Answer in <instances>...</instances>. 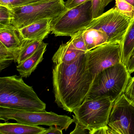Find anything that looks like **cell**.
<instances>
[{
  "mask_svg": "<svg viewBox=\"0 0 134 134\" xmlns=\"http://www.w3.org/2000/svg\"><path fill=\"white\" fill-rule=\"evenodd\" d=\"M92 81L86 53L72 64H56L52 70L55 102L59 107L73 113L87 99Z\"/></svg>",
  "mask_w": 134,
  "mask_h": 134,
  "instance_id": "obj_1",
  "label": "cell"
},
{
  "mask_svg": "<svg viewBox=\"0 0 134 134\" xmlns=\"http://www.w3.org/2000/svg\"><path fill=\"white\" fill-rule=\"evenodd\" d=\"M22 78L17 75L0 77V107L33 112L46 111V104Z\"/></svg>",
  "mask_w": 134,
  "mask_h": 134,
  "instance_id": "obj_2",
  "label": "cell"
},
{
  "mask_svg": "<svg viewBox=\"0 0 134 134\" xmlns=\"http://www.w3.org/2000/svg\"><path fill=\"white\" fill-rule=\"evenodd\" d=\"M131 74L121 62L104 70L93 79L86 99L106 97L114 101L124 93Z\"/></svg>",
  "mask_w": 134,
  "mask_h": 134,
  "instance_id": "obj_3",
  "label": "cell"
},
{
  "mask_svg": "<svg viewBox=\"0 0 134 134\" xmlns=\"http://www.w3.org/2000/svg\"><path fill=\"white\" fill-rule=\"evenodd\" d=\"M11 10V24L19 29L43 19L53 21L66 9L64 0H43Z\"/></svg>",
  "mask_w": 134,
  "mask_h": 134,
  "instance_id": "obj_4",
  "label": "cell"
},
{
  "mask_svg": "<svg viewBox=\"0 0 134 134\" xmlns=\"http://www.w3.org/2000/svg\"><path fill=\"white\" fill-rule=\"evenodd\" d=\"M114 102L106 97L86 99L73 112L74 121L84 127L89 134H95L97 131L108 126Z\"/></svg>",
  "mask_w": 134,
  "mask_h": 134,
  "instance_id": "obj_5",
  "label": "cell"
},
{
  "mask_svg": "<svg viewBox=\"0 0 134 134\" xmlns=\"http://www.w3.org/2000/svg\"><path fill=\"white\" fill-rule=\"evenodd\" d=\"M0 120H14L18 123L34 126H56L66 131L74 122L73 118L52 112H33L0 107Z\"/></svg>",
  "mask_w": 134,
  "mask_h": 134,
  "instance_id": "obj_6",
  "label": "cell"
},
{
  "mask_svg": "<svg viewBox=\"0 0 134 134\" xmlns=\"http://www.w3.org/2000/svg\"><path fill=\"white\" fill-rule=\"evenodd\" d=\"M92 19L91 1L66 10L52 21L51 33L55 36H72L83 29Z\"/></svg>",
  "mask_w": 134,
  "mask_h": 134,
  "instance_id": "obj_7",
  "label": "cell"
},
{
  "mask_svg": "<svg viewBox=\"0 0 134 134\" xmlns=\"http://www.w3.org/2000/svg\"><path fill=\"white\" fill-rule=\"evenodd\" d=\"M132 19L114 8L93 19L83 29L101 30L107 35L109 43L121 44Z\"/></svg>",
  "mask_w": 134,
  "mask_h": 134,
  "instance_id": "obj_8",
  "label": "cell"
},
{
  "mask_svg": "<svg viewBox=\"0 0 134 134\" xmlns=\"http://www.w3.org/2000/svg\"><path fill=\"white\" fill-rule=\"evenodd\" d=\"M108 134H134V103L122 94L113 103Z\"/></svg>",
  "mask_w": 134,
  "mask_h": 134,
  "instance_id": "obj_9",
  "label": "cell"
},
{
  "mask_svg": "<svg viewBox=\"0 0 134 134\" xmlns=\"http://www.w3.org/2000/svg\"><path fill=\"white\" fill-rule=\"evenodd\" d=\"M88 66L93 79L100 72L121 63L120 44L108 43L86 53Z\"/></svg>",
  "mask_w": 134,
  "mask_h": 134,
  "instance_id": "obj_10",
  "label": "cell"
},
{
  "mask_svg": "<svg viewBox=\"0 0 134 134\" xmlns=\"http://www.w3.org/2000/svg\"><path fill=\"white\" fill-rule=\"evenodd\" d=\"M52 21L49 19H43L18 29L19 30L23 39L43 41L51 32Z\"/></svg>",
  "mask_w": 134,
  "mask_h": 134,
  "instance_id": "obj_11",
  "label": "cell"
},
{
  "mask_svg": "<svg viewBox=\"0 0 134 134\" xmlns=\"http://www.w3.org/2000/svg\"><path fill=\"white\" fill-rule=\"evenodd\" d=\"M25 41L18 29L12 24L0 28V43L8 50L18 53V55L24 45Z\"/></svg>",
  "mask_w": 134,
  "mask_h": 134,
  "instance_id": "obj_12",
  "label": "cell"
},
{
  "mask_svg": "<svg viewBox=\"0 0 134 134\" xmlns=\"http://www.w3.org/2000/svg\"><path fill=\"white\" fill-rule=\"evenodd\" d=\"M47 44L41 43L36 51L24 62L17 66V71L22 77H29L35 71L43 59L44 54L47 50Z\"/></svg>",
  "mask_w": 134,
  "mask_h": 134,
  "instance_id": "obj_13",
  "label": "cell"
},
{
  "mask_svg": "<svg viewBox=\"0 0 134 134\" xmlns=\"http://www.w3.org/2000/svg\"><path fill=\"white\" fill-rule=\"evenodd\" d=\"M85 52L74 47L70 41L63 43L59 46L52 58V61L55 65L61 63L70 64L73 63Z\"/></svg>",
  "mask_w": 134,
  "mask_h": 134,
  "instance_id": "obj_14",
  "label": "cell"
},
{
  "mask_svg": "<svg viewBox=\"0 0 134 134\" xmlns=\"http://www.w3.org/2000/svg\"><path fill=\"white\" fill-rule=\"evenodd\" d=\"M47 129L21 123L0 124L1 134H44Z\"/></svg>",
  "mask_w": 134,
  "mask_h": 134,
  "instance_id": "obj_15",
  "label": "cell"
},
{
  "mask_svg": "<svg viewBox=\"0 0 134 134\" xmlns=\"http://www.w3.org/2000/svg\"><path fill=\"white\" fill-rule=\"evenodd\" d=\"M81 30L88 51L109 43L108 36L101 30L83 29Z\"/></svg>",
  "mask_w": 134,
  "mask_h": 134,
  "instance_id": "obj_16",
  "label": "cell"
},
{
  "mask_svg": "<svg viewBox=\"0 0 134 134\" xmlns=\"http://www.w3.org/2000/svg\"><path fill=\"white\" fill-rule=\"evenodd\" d=\"M120 45L121 62L127 65L134 51V17L132 19Z\"/></svg>",
  "mask_w": 134,
  "mask_h": 134,
  "instance_id": "obj_17",
  "label": "cell"
},
{
  "mask_svg": "<svg viewBox=\"0 0 134 134\" xmlns=\"http://www.w3.org/2000/svg\"><path fill=\"white\" fill-rule=\"evenodd\" d=\"M43 41L40 40H25L24 45L15 62L18 65L24 62L36 51Z\"/></svg>",
  "mask_w": 134,
  "mask_h": 134,
  "instance_id": "obj_18",
  "label": "cell"
},
{
  "mask_svg": "<svg viewBox=\"0 0 134 134\" xmlns=\"http://www.w3.org/2000/svg\"><path fill=\"white\" fill-rule=\"evenodd\" d=\"M18 56V53L6 48L0 43V71L7 68L12 62H15Z\"/></svg>",
  "mask_w": 134,
  "mask_h": 134,
  "instance_id": "obj_19",
  "label": "cell"
},
{
  "mask_svg": "<svg viewBox=\"0 0 134 134\" xmlns=\"http://www.w3.org/2000/svg\"><path fill=\"white\" fill-rule=\"evenodd\" d=\"M115 8L119 12L129 18L134 17V7L125 0H115Z\"/></svg>",
  "mask_w": 134,
  "mask_h": 134,
  "instance_id": "obj_20",
  "label": "cell"
},
{
  "mask_svg": "<svg viewBox=\"0 0 134 134\" xmlns=\"http://www.w3.org/2000/svg\"><path fill=\"white\" fill-rule=\"evenodd\" d=\"M43 0H0V5L9 9L20 7L29 5Z\"/></svg>",
  "mask_w": 134,
  "mask_h": 134,
  "instance_id": "obj_21",
  "label": "cell"
},
{
  "mask_svg": "<svg viewBox=\"0 0 134 134\" xmlns=\"http://www.w3.org/2000/svg\"><path fill=\"white\" fill-rule=\"evenodd\" d=\"M113 0H91L92 19L95 18L104 13L105 8Z\"/></svg>",
  "mask_w": 134,
  "mask_h": 134,
  "instance_id": "obj_22",
  "label": "cell"
},
{
  "mask_svg": "<svg viewBox=\"0 0 134 134\" xmlns=\"http://www.w3.org/2000/svg\"><path fill=\"white\" fill-rule=\"evenodd\" d=\"M69 41L74 48L85 53L87 52V49L83 38L82 31L81 30L71 37V39Z\"/></svg>",
  "mask_w": 134,
  "mask_h": 134,
  "instance_id": "obj_23",
  "label": "cell"
},
{
  "mask_svg": "<svg viewBox=\"0 0 134 134\" xmlns=\"http://www.w3.org/2000/svg\"><path fill=\"white\" fill-rule=\"evenodd\" d=\"M11 10L0 5V28L11 25Z\"/></svg>",
  "mask_w": 134,
  "mask_h": 134,
  "instance_id": "obj_24",
  "label": "cell"
},
{
  "mask_svg": "<svg viewBox=\"0 0 134 134\" xmlns=\"http://www.w3.org/2000/svg\"><path fill=\"white\" fill-rule=\"evenodd\" d=\"M124 94L130 101L134 103V76L130 78Z\"/></svg>",
  "mask_w": 134,
  "mask_h": 134,
  "instance_id": "obj_25",
  "label": "cell"
},
{
  "mask_svg": "<svg viewBox=\"0 0 134 134\" xmlns=\"http://www.w3.org/2000/svg\"><path fill=\"white\" fill-rule=\"evenodd\" d=\"M91 0H67L65 2L66 10L72 9Z\"/></svg>",
  "mask_w": 134,
  "mask_h": 134,
  "instance_id": "obj_26",
  "label": "cell"
},
{
  "mask_svg": "<svg viewBox=\"0 0 134 134\" xmlns=\"http://www.w3.org/2000/svg\"><path fill=\"white\" fill-rule=\"evenodd\" d=\"M74 122L76 124V127L74 130L70 132V134H85L89 133L88 131L77 121H74Z\"/></svg>",
  "mask_w": 134,
  "mask_h": 134,
  "instance_id": "obj_27",
  "label": "cell"
},
{
  "mask_svg": "<svg viewBox=\"0 0 134 134\" xmlns=\"http://www.w3.org/2000/svg\"><path fill=\"white\" fill-rule=\"evenodd\" d=\"M62 134L63 130L56 126H49L48 128L46 129L44 134Z\"/></svg>",
  "mask_w": 134,
  "mask_h": 134,
  "instance_id": "obj_28",
  "label": "cell"
},
{
  "mask_svg": "<svg viewBox=\"0 0 134 134\" xmlns=\"http://www.w3.org/2000/svg\"><path fill=\"white\" fill-rule=\"evenodd\" d=\"M126 66L130 74L133 73L134 72V51Z\"/></svg>",
  "mask_w": 134,
  "mask_h": 134,
  "instance_id": "obj_29",
  "label": "cell"
},
{
  "mask_svg": "<svg viewBox=\"0 0 134 134\" xmlns=\"http://www.w3.org/2000/svg\"><path fill=\"white\" fill-rule=\"evenodd\" d=\"M134 7V0H125Z\"/></svg>",
  "mask_w": 134,
  "mask_h": 134,
  "instance_id": "obj_30",
  "label": "cell"
}]
</instances>
